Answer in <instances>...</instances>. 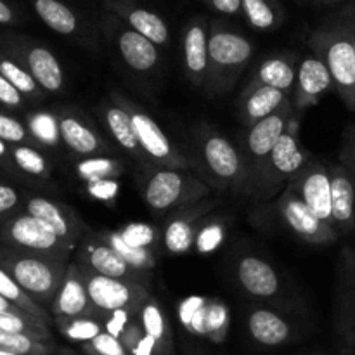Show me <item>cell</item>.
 Returning <instances> with one entry per match:
<instances>
[{
    "instance_id": "e575fe53",
    "label": "cell",
    "mask_w": 355,
    "mask_h": 355,
    "mask_svg": "<svg viewBox=\"0 0 355 355\" xmlns=\"http://www.w3.org/2000/svg\"><path fill=\"white\" fill-rule=\"evenodd\" d=\"M28 130L38 144L58 146L61 141L58 113L37 111V113L28 114Z\"/></svg>"
},
{
    "instance_id": "8d00e7d4",
    "label": "cell",
    "mask_w": 355,
    "mask_h": 355,
    "mask_svg": "<svg viewBox=\"0 0 355 355\" xmlns=\"http://www.w3.org/2000/svg\"><path fill=\"white\" fill-rule=\"evenodd\" d=\"M0 331L14 333V335H26L35 340L49 338L47 324L31 315L0 314Z\"/></svg>"
},
{
    "instance_id": "5bb4252c",
    "label": "cell",
    "mask_w": 355,
    "mask_h": 355,
    "mask_svg": "<svg viewBox=\"0 0 355 355\" xmlns=\"http://www.w3.org/2000/svg\"><path fill=\"white\" fill-rule=\"evenodd\" d=\"M300 200L326 224L333 225L331 215V179L329 166L312 158L309 165L290 182ZM335 227V225H333Z\"/></svg>"
},
{
    "instance_id": "8fae6325",
    "label": "cell",
    "mask_w": 355,
    "mask_h": 355,
    "mask_svg": "<svg viewBox=\"0 0 355 355\" xmlns=\"http://www.w3.org/2000/svg\"><path fill=\"white\" fill-rule=\"evenodd\" d=\"M311 159L312 155L298 141V120L293 113V116L288 121L286 130L281 135L276 148L272 149L267 159L262 189L266 187L267 191H272L281 182H288V180L291 182L309 165Z\"/></svg>"
},
{
    "instance_id": "44dd1931",
    "label": "cell",
    "mask_w": 355,
    "mask_h": 355,
    "mask_svg": "<svg viewBox=\"0 0 355 355\" xmlns=\"http://www.w3.org/2000/svg\"><path fill=\"white\" fill-rule=\"evenodd\" d=\"M290 103H293V94L283 92L274 87L245 89L239 99V120L245 127L250 128L259 121L276 114Z\"/></svg>"
},
{
    "instance_id": "816d5d0a",
    "label": "cell",
    "mask_w": 355,
    "mask_h": 355,
    "mask_svg": "<svg viewBox=\"0 0 355 355\" xmlns=\"http://www.w3.org/2000/svg\"><path fill=\"white\" fill-rule=\"evenodd\" d=\"M146 333H144V329H142V324H137V322L132 321L130 324L127 326V329L123 331V335H121L120 342L123 347H128L130 350H134L135 345L141 342V338Z\"/></svg>"
},
{
    "instance_id": "4fadbf2b",
    "label": "cell",
    "mask_w": 355,
    "mask_h": 355,
    "mask_svg": "<svg viewBox=\"0 0 355 355\" xmlns=\"http://www.w3.org/2000/svg\"><path fill=\"white\" fill-rule=\"evenodd\" d=\"M76 257H78V263H83L101 276L134 281V283L146 284V286L149 283V272H141L128 266L111 246L97 238L96 232H89L82 239L80 246L76 248Z\"/></svg>"
},
{
    "instance_id": "f35d334b",
    "label": "cell",
    "mask_w": 355,
    "mask_h": 355,
    "mask_svg": "<svg viewBox=\"0 0 355 355\" xmlns=\"http://www.w3.org/2000/svg\"><path fill=\"white\" fill-rule=\"evenodd\" d=\"M139 315H141V324L146 335L153 336L158 343L162 342V340H165L166 331H168V329H166V319L165 315H163L162 307H159V304L155 298L149 297L148 300H146V304L142 305L141 314Z\"/></svg>"
},
{
    "instance_id": "ffe728a7",
    "label": "cell",
    "mask_w": 355,
    "mask_h": 355,
    "mask_svg": "<svg viewBox=\"0 0 355 355\" xmlns=\"http://www.w3.org/2000/svg\"><path fill=\"white\" fill-rule=\"evenodd\" d=\"M331 179V215L338 232L355 231V179L345 165L329 166Z\"/></svg>"
},
{
    "instance_id": "60d3db41",
    "label": "cell",
    "mask_w": 355,
    "mask_h": 355,
    "mask_svg": "<svg viewBox=\"0 0 355 355\" xmlns=\"http://www.w3.org/2000/svg\"><path fill=\"white\" fill-rule=\"evenodd\" d=\"M225 239V224L222 220H210L207 218L201 224L200 231H198L196 243H194V250L201 255L205 253H211L224 243Z\"/></svg>"
},
{
    "instance_id": "c3c4849f",
    "label": "cell",
    "mask_w": 355,
    "mask_h": 355,
    "mask_svg": "<svg viewBox=\"0 0 355 355\" xmlns=\"http://www.w3.org/2000/svg\"><path fill=\"white\" fill-rule=\"evenodd\" d=\"M134 312L127 311V309H120V311L110 312V318L104 321V329H106L107 335L114 336V338L120 340L123 331L127 329V326L132 322L134 318Z\"/></svg>"
},
{
    "instance_id": "4316f807",
    "label": "cell",
    "mask_w": 355,
    "mask_h": 355,
    "mask_svg": "<svg viewBox=\"0 0 355 355\" xmlns=\"http://www.w3.org/2000/svg\"><path fill=\"white\" fill-rule=\"evenodd\" d=\"M248 329L262 345H281L290 336V324L269 309H253L248 315Z\"/></svg>"
},
{
    "instance_id": "1f68e13d",
    "label": "cell",
    "mask_w": 355,
    "mask_h": 355,
    "mask_svg": "<svg viewBox=\"0 0 355 355\" xmlns=\"http://www.w3.org/2000/svg\"><path fill=\"white\" fill-rule=\"evenodd\" d=\"M0 297H3L6 300H9L10 304L19 307L21 311H24L26 314L33 315V318L38 319V321L45 322V324L51 321L47 309L38 305L37 302H35L33 298H31L30 295L19 286V284H17L16 281H14L12 277L2 269V267H0Z\"/></svg>"
},
{
    "instance_id": "9c48e42d",
    "label": "cell",
    "mask_w": 355,
    "mask_h": 355,
    "mask_svg": "<svg viewBox=\"0 0 355 355\" xmlns=\"http://www.w3.org/2000/svg\"><path fill=\"white\" fill-rule=\"evenodd\" d=\"M293 113L295 106L293 103H290L283 110L277 111L276 114L248 128V134H246L245 141H243L245 142V149L241 153L245 156L246 166H248L250 182H253L255 186L262 187L267 159H269L272 149L276 148L281 135L286 130L288 121L293 116Z\"/></svg>"
},
{
    "instance_id": "3957f363",
    "label": "cell",
    "mask_w": 355,
    "mask_h": 355,
    "mask_svg": "<svg viewBox=\"0 0 355 355\" xmlns=\"http://www.w3.org/2000/svg\"><path fill=\"white\" fill-rule=\"evenodd\" d=\"M309 44L324 61L338 96L355 111V47L349 31L338 21L315 31Z\"/></svg>"
},
{
    "instance_id": "f907efd6",
    "label": "cell",
    "mask_w": 355,
    "mask_h": 355,
    "mask_svg": "<svg viewBox=\"0 0 355 355\" xmlns=\"http://www.w3.org/2000/svg\"><path fill=\"white\" fill-rule=\"evenodd\" d=\"M19 205V193L7 184H0V217L9 215Z\"/></svg>"
},
{
    "instance_id": "be15d7a7",
    "label": "cell",
    "mask_w": 355,
    "mask_h": 355,
    "mask_svg": "<svg viewBox=\"0 0 355 355\" xmlns=\"http://www.w3.org/2000/svg\"><path fill=\"white\" fill-rule=\"evenodd\" d=\"M326 2H338V0H326Z\"/></svg>"
},
{
    "instance_id": "8992f818",
    "label": "cell",
    "mask_w": 355,
    "mask_h": 355,
    "mask_svg": "<svg viewBox=\"0 0 355 355\" xmlns=\"http://www.w3.org/2000/svg\"><path fill=\"white\" fill-rule=\"evenodd\" d=\"M201 162L218 189H239L248 186L250 175L243 153L217 132L205 130L198 139Z\"/></svg>"
},
{
    "instance_id": "6da1fadb",
    "label": "cell",
    "mask_w": 355,
    "mask_h": 355,
    "mask_svg": "<svg viewBox=\"0 0 355 355\" xmlns=\"http://www.w3.org/2000/svg\"><path fill=\"white\" fill-rule=\"evenodd\" d=\"M68 266V262L37 253L21 252L0 243V267L47 311H51Z\"/></svg>"
},
{
    "instance_id": "83f0119b",
    "label": "cell",
    "mask_w": 355,
    "mask_h": 355,
    "mask_svg": "<svg viewBox=\"0 0 355 355\" xmlns=\"http://www.w3.org/2000/svg\"><path fill=\"white\" fill-rule=\"evenodd\" d=\"M110 7H113L121 17H125L130 28L137 33H141L142 37H146L148 40H151L155 45H165L168 44V26H166L165 21L158 16V14L151 12V10L139 9V7H123L120 3H110Z\"/></svg>"
},
{
    "instance_id": "836d02e7",
    "label": "cell",
    "mask_w": 355,
    "mask_h": 355,
    "mask_svg": "<svg viewBox=\"0 0 355 355\" xmlns=\"http://www.w3.org/2000/svg\"><path fill=\"white\" fill-rule=\"evenodd\" d=\"M10 155L14 166L26 175L44 180L51 177V165L47 158L35 146H10Z\"/></svg>"
},
{
    "instance_id": "f1b7e54d",
    "label": "cell",
    "mask_w": 355,
    "mask_h": 355,
    "mask_svg": "<svg viewBox=\"0 0 355 355\" xmlns=\"http://www.w3.org/2000/svg\"><path fill=\"white\" fill-rule=\"evenodd\" d=\"M96 236L99 239H103L107 246H111V248H113L128 266L134 267V269L141 270V272H149L151 269H155V250L137 248V246L128 245L118 231H101L96 232Z\"/></svg>"
},
{
    "instance_id": "ee69618b",
    "label": "cell",
    "mask_w": 355,
    "mask_h": 355,
    "mask_svg": "<svg viewBox=\"0 0 355 355\" xmlns=\"http://www.w3.org/2000/svg\"><path fill=\"white\" fill-rule=\"evenodd\" d=\"M207 336L215 342H220L227 333L229 309L220 300H208L207 305Z\"/></svg>"
},
{
    "instance_id": "7c38bea8",
    "label": "cell",
    "mask_w": 355,
    "mask_h": 355,
    "mask_svg": "<svg viewBox=\"0 0 355 355\" xmlns=\"http://www.w3.org/2000/svg\"><path fill=\"white\" fill-rule=\"evenodd\" d=\"M281 215L288 227L295 232L300 239L311 243V245H328L336 241L340 232L333 225L326 224L324 220L318 217L304 201L300 200L293 187L288 184L284 193L281 194L277 201Z\"/></svg>"
},
{
    "instance_id": "ba28073f",
    "label": "cell",
    "mask_w": 355,
    "mask_h": 355,
    "mask_svg": "<svg viewBox=\"0 0 355 355\" xmlns=\"http://www.w3.org/2000/svg\"><path fill=\"white\" fill-rule=\"evenodd\" d=\"M76 266H78L83 283H85L90 302L103 314H110V312L120 311V309L141 314L142 305L151 297L146 284L101 276L78 262Z\"/></svg>"
},
{
    "instance_id": "30bf717a",
    "label": "cell",
    "mask_w": 355,
    "mask_h": 355,
    "mask_svg": "<svg viewBox=\"0 0 355 355\" xmlns=\"http://www.w3.org/2000/svg\"><path fill=\"white\" fill-rule=\"evenodd\" d=\"M6 54L19 62L44 92L58 94L64 87V73L58 58L40 44L26 38H3Z\"/></svg>"
},
{
    "instance_id": "4dcf8cb0",
    "label": "cell",
    "mask_w": 355,
    "mask_h": 355,
    "mask_svg": "<svg viewBox=\"0 0 355 355\" xmlns=\"http://www.w3.org/2000/svg\"><path fill=\"white\" fill-rule=\"evenodd\" d=\"M76 175L85 184L97 182V180L118 179L123 173V165L111 156H87L76 162Z\"/></svg>"
},
{
    "instance_id": "d590c367",
    "label": "cell",
    "mask_w": 355,
    "mask_h": 355,
    "mask_svg": "<svg viewBox=\"0 0 355 355\" xmlns=\"http://www.w3.org/2000/svg\"><path fill=\"white\" fill-rule=\"evenodd\" d=\"M207 305L208 298L205 297H187L177 307L179 319L184 324V328L189 329L191 333L196 335H207Z\"/></svg>"
},
{
    "instance_id": "cb8c5ba5",
    "label": "cell",
    "mask_w": 355,
    "mask_h": 355,
    "mask_svg": "<svg viewBox=\"0 0 355 355\" xmlns=\"http://www.w3.org/2000/svg\"><path fill=\"white\" fill-rule=\"evenodd\" d=\"M208 30L203 21H193L184 35V66L191 83L207 85L208 78Z\"/></svg>"
},
{
    "instance_id": "f546056e",
    "label": "cell",
    "mask_w": 355,
    "mask_h": 355,
    "mask_svg": "<svg viewBox=\"0 0 355 355\" xmlns=\"http://www.w3.org/2000/svg\"><path fill=\"white\" fill-rule=\"evenodd\" d=\"M35 12L51 30L59 35H73L78 28L75 12L59 0H33Z\"/></svg>"
},
{
    "instance_id": "7a4b0ae2",
    "label": "cell",
    "mask_w": 355,
    "mask_h": 355,
    "mask_svg": "<svg viewBox=\"0 0 355 355\" xmlns=\"http://www.w3.org/2000/svg\"><path fill=\"white\" fill-rule=\"evenodd\" d=\"M208 194L210 187L196 175H189L184 170H149L142 182V198L149 210L156 214L180 211L194 207L207 200Z\"/></svg>"
},
{
    "instance_id": "94428289",
    "label": "cell",
    "mask_w": 355,
    "mask_h": 355,
    "mask_svg": "<svg viewBox=\"0 0 355 355\" xmlns=\"http://www.w3.org/2000/svg\"><path fill=\"white\" fill-rule=\"evenodd\" d=\"M352 309L355 311V262H354V270H352Z\"/></svg>"
},
{
    "instance_id": "d4e9b609",
    "label": "cell",
    "mask_w": 355,
    "mask_h": 355,
    "mask_svg": "<svg viewBox=\"0 0 355 355\" xmlns=\"http://www.w3.org/2000/svg\"><path fill=\"white\" fill-rule=\"evenodd\" d=\"M116 49L125 64L135 73H151L158 66L159 54L156 45L141 33L130 30H120L116 35Z\"/></svg>"
},
{
    "instance_id": "db71d44e",
    "label": "cell",
    "mask_w": 355,
    "mask_h": 355,
    "mask_svg": "<svg viewBox=\"0 0 355 355\" xmlns=\"http://www.w3.org/2000/svg\"><path fill=\"white\" fill-rule=\"evenodd\" d=\"M243 0H210L211 7L222 14H238Z\"/></svg>"
},
{
    "instance_id": "74e56055",
    "label": "cell",
    "mask_w": 355,
    "mask_h": 355,
    "mask_svg": "<svg viewBox=\"0 0 355 355\" xmlns=\"http://www.w3.org/2000/svg\"><path fill=\"white\" fill-rule=\"evenodd\" d=\"M62 335L73 342H92L97 335L103 333V324L97 318H71L58 319Z\"/></svg>"
},
{
    "instance_id": "52a82bcc",
    "label": "cell",
    "mask_w": 355,
    "mask_h": 355,
    "mask_svg": "<svg viewBox=\"0 0 355 355\" xmlns=\"http://www.w3.org/2000/svg\"><path fill=\"white\" fill-rule=\"evenodd\" d=\"M0 243L21 252L37 253L69 263L71 250L33 215L16 214L0 224Z\"/></svg>"
},
{
    "instance_id": "6f0895ef",
    "label": "cell",
    "mask_w": 355,
    "mask_h": 355,
    "mask_svg": "<svg viewBox=\"0 0 355 355\" xmlns=\"http://www.w3.org/2000/svg\"><path fill=\"white\" fill-rule=\"evenodd\" d=\"M16 21V14L10 9L9 3L0 0V24H12Z\"/></svg>"
},
{
    "instance_id": "5b68a950",
    "label": "cell",
    "mask_w": 355,
    "mask_h": 355,
    "mask_svg": "<svg viewBox=\"0 0 355 355\" xmlns=\"http://www.w3.org/2000/svg\"><path fill=\"white\" fill-rule=\"evenodd\" d=\"M111 101L123 107L127 114L130 116L132 125H134L135 135L139 139L142 151H144L146 158L151 163L153 170L158 168H172V170H187L191 166L189 159L177 151L170 142L168 135L162 130L155 118L149 116L141 106L132 103L127 97L120 96L114 92L111 96Z\"/></svg>"
},
{
    "instance_id": "9f6ffc18",
    "label": "cell",
    "mask_w": 355,
    "mask_h": 355,
    "mask_svg": "<svg viewBox=\"0 0 355 355\" xmlns=\"http://www.w3.org/2000/svg\"><path fill=\"white\" fill-rule=\"evenodd\" d=\"M338 21L342 23V26L349 31L350 38H352V42H354V47H355V6L350 7V9L343 10V14L340 16Z\"/></svg>"
},
{
    "instance_id": "9a60e30c",
    "label": "cell",
    "mask_w": 355,
    "mask_h": 355,
    "mask_svg": "<svg viewBox=\"0 0 355 355\" xmlns=\"http://www.w3.org/2000/svg\"><path fill=\"white\" fill-rule=\"evenodd\" d=\"M24 211L37 217L40 222H44L71 252L75 248H78L82 239L85 238L82 234V231L85 227L78 220L75 211L69 207H66V205L47 200V198L33 196L26 200Z\"/></svg>"
},
{
    "instance_id": "603a6c76",
    "label": "cell",
    "mask_w": 355,
    "mask_h": 355,
    "mask_svg": "<svg viewBox=\"0 0 355 355\" xmlns=\"http://www.w3.org/2000/svg\"><path fill=\"white\" fill-rule=\"evenodd\" d=\"M101 118H103L107 132L111 134V139L116 142L118 148L127 153L128 156H132L135 162H141L148 170H153L151 163L146 158L144 151H142L141 144H139L134 125H132L127 111L111 101V103L103 104V107H101Z\"/></svg>"
},
{
    "instance_id": "ac0fdd59",
    "label": "cell",
    "mask_w": 355,
    "mask_h": 355,
    "mask_svg": "<svg viewBox=\"0 0 355 355\" xmlns=\"http://www.w3.org/2000/svg\"><path fill=\"white\" fill-rule=\"evenodd\" d=\"M51 314L55 319L99 318V314H103L90 302L76 262L68 266L64 279H62L58 295L51 305Z\"/></svg>"
},
{
    "instance_id": "d6986e66",
    "label": "cell",
    "mask_w": 355,
    "mask_h": 355,
    "mask_svg": "<svg viewBox=\"0 0 355 355\" xmlns=\"http://www.w3.org/2000/svg\"><path fill=\"white\" fill-rule=\"evenodd\" d=\"M58 120L61 141L69 151L80 155L82 158L97 156L107 151V144L103 141V137L80 113L64 107L58 113Z\"/></svg>"
},
{
    "instance_id": "681fc988",
    "label": "cell",
    "mask_w": 355,
    "mask_h": 355,
    "mask_svg": "<svg viewBox=\"0 0 355 355\" xmlns=\"http://www.w3.org/2000/svg\"><path fill=\"white\" fill-rule=\"evenodd\" d=\"M0 104L9 110H19L24 106V96L0 75Z\"/></svg>"
},
{
    "instance_id": "277c9868",
    "label": "cell",
    "mask_w": 355,
    "mask_h": 355,
    "mask_svg": "<svg viewBox=\"0 0 355 355\" xmlns=\"http://www.w3.org/2000/svg\"><path fill=\"white\" fill-rule=\"evenodd\" d=\"M253 45L243 35L214 24L208 37V78L210 94L229 92L252 59Z\"/></svg>"
},
{
    "instance_id": "7bdbcfd3",
    "label": "cell",
    "mask_w": 355,
    "mask_h": 355,
    "mask_svg": "<svg viewBox=\"0 0 355 355\" xmlns=\"http://www.w3.org/2000/svg\"><path fill=\"white\" fill-rule=\"evenodd\" d=\"M0 139L9 146H35V148L38 146L28 127H24L16 118L3 113H0Z\"/></svg>"
},
{
    "instance_id": "680465c9",
    "label": "cell",
    "mask_w": 355,
    "mask_h": 355,
    "mask_svg": "<svg viewBox=\"0 0 355 355\" xmlns=\"http://www.w3.org/2000/svg\"><path fill=\"white\" fill-rule=\"evenodd\" d=\"M0 165L6 166V168L14 166L12 155H10V146L7 142H3L2 139H0Z\"/></svg>"
},
{
    "instance_id": "484cf974",
    "label": "cell",
    "mask_w": 355,
    "mask_h": 355,
    "mask_svg": "<svg viewBox=\"0 0 355 355\" xmlns=\"http://www.w3.org/2000/svg\"><path fill=\"white\" fill-rule=\"evenodd\" d=\"M297 68L298 66L295 64V58H286V55L269 58L259 66V69L245 89L274 87V89H279L283 92L293 94L295 83H297Z\"/></svg>"
},
{
    "instance_id": "d6a6232c",
    "label": "cell",
    "mask_w": 355,
    "mask_h": 355,
    "mask_svg": "<svg viewBox=\"0 0 355 355\" xmlns=\"http://www.w3.org/2000/svg\"><path fill=\"white\" fill-rule=\"evenodd\" d=\"M0 75L7 80V82L12 83L24 97L33 101H40L44 97V90L40 89L37 82H35L33 76L23 68L17 61H14L10 55H7L6 52L0 51Z\"/></svg>"
},
{
    "instance_id": "ab89813d",
    "label": "cell",
    "mask_w": 355,
    "mask_h": 355,
    "mask_svg": "<svg viewBox=\"0 0 355 355\" xmlns=\"http://www.w3.org/2000/svg\"><path fill=\"white\" fill-rule=\"evenodd\" d=\"M241 9L248 23L257 30H270L276 26V12L267 0H243Z\"/></svg>"
},
{
    "instance_id": "11a10c76",
    "label": "cell",
    "mask_w": 355,
    "mask_h": 355,
    "mask_svg": "<svg viewBox=\"0 0 355 355\" xmlns=\"http://www.w3.org/2000/svg\"><path fill=\"white\" fill-rule=\"evenodd\" d=\"M156 345H158V342H156L153 336L149 335H144L141 338V342L135 345V349L132 350V354L134 355H153V352H155Z\"/></svg>"
},
{
    "instance_id": "7dc6e473",
    "label": "cell",
    "mask_w": 355,
    "mask_h": 355,
    "mask_svg": "<svg viewBox=\"0 0 355 355\" xmlns=\"http://www.w3.org/2000/svg\"><path fill=\"white\" fill-rule=\"evenodd\" d=\"M89 347L97 355H127L125 354V347L121 345L120 340L107 335L106 331H103L92 342H89Z\"/></svg>"
},
{
    "instance_id": "f5cc1de1",
    "label": "cell",
    "mask_w": 355,
    "mask_h": 355,
    "mask_svg": "<svg viewBox=\"0 0 355 355\" xmlns=\"http://www.w3.org/2000/svg\"><path fill=\"white\" fill-rule=\"evenodd\" d=\"M340 163L345 165L349 168V172L352 173V177L355 179V128L352 130V134L347 137V144L342 151V158H340Z\"/></svg>"
},
{
    "instance_id": "e0dca14e",
    "label": "cell",
    "mask_w": 355,
    "mask_h": 355,
    "mask_svg": "<svg viewBox=\"0 0 355 355\" xmlns=\"http://www.w3.org/2000/svg\"><path fill=\"white\" fill-rule=\"evenodd\" d=\"M335 90L333 78L319 55H309L297 68V83L293 90L295 111L315 106L328 92Z\"/></svg>"
},
{
    "instance_id": "f6af8a7d",
    "label": "cell",
    "mask_w": 355,
    "mask_h": 355,
    "mask_svg": "<svg viewBox=\"0 0 355 355\" xmlns=\"http://www.w3.org/2000/svg\"><path fill=\"white\" fill-rule=\"evenodd\" d=\"M0 349L17 355H35L44 354L45 347L40 340H35L26 335H14V333L0 331Z\"/></svg>"
},
{
    "instance_id": "2e32d148",
    "label": "cell",
    "mask_w": 355,
    "mask_h": 355,
    "mask_svg": "<svg viewBox=\"0 0 355 355\" xmlns=\"http://www.w3.org/2000/svg\"><path fill=\"white\" fill-rule=\"evenodd\" d=\"M217 205V200H205L194 207L184 208V210L177 211L173 217H170L162 234L163 246L166 252L172 255H182V253L193 250L201 224L207 218L208 211Z\"/></svg>"
},
{
    "instance_id": "7402d4cb",
    "label": "cell",
    "mask_w": 355,
    "mask_h": 355,
    "mask_svg": "<svg viewBox=\"0 0 355 355\" xmlns=\"http://www.w3.org/2000/svg\"><path fill=\"white\" fill-rule=\"evenodd\" d=\"M236 277L243 290L255 298H270L279 293V276L274 267L260 257H243L236 267Z\"/></svg>"
},
{
    "instance_id": "91938a15",
    "label": "cell",
    "mask_w": 355,
    "mask_h": 355,
    "mask_svg": "<svg viewBox=\"0 0 355 355\" xmlns=\"http://www.w3.org/2000/svg\"><path fill=\"white\" fill-rule=\"evenodd\" d=\"M0 314H17V315H30L24 311H21L19 307H16L14 304H10L9 300H6L3 297H0ZM33 318V315H31Z\"/></svg>"
},
{
    "instance_id": "6125c7cd",
    "label": "cell",
    "mask_w": 355,
    "mask_h": 355,
    "mask_svg": "<svg viewBox=\"0 0 355 355\" xmlns=\"http://www.w3.org/2000/svg\"><path fill=\"white\" fill-rule=\"evenodd\" d=\"M0 355H17V354H12V352H7V350H2V349H0Z\"/></svg>"
},
{
    "instance_id": "bcb514c9",
    "label": "cell",
    "mask_w": 355,
    "mask_h": 355,
    "mask_svg": "<svg viewBox=\"0 0 355 355\" xmlns=\"http://www.w3.org/2000/svg\"><path fill=\"white\" fill-rule=\"evenodd\" d=\"M120 191V184L116 179H106V180H97V182L87 184V193L97 201L103 203H113L114 198L118 196Z\"/></svg>"
},
{
    "instance_id": "b9f144b4",
    "label": "cell",
    "mask_w": 355,
    "mask_h": 355,
    "mask_svg": "<svg viewBox=\"0 0 355 355\" xmlns=\"http://www.w3.org/2000/svg\"><path fill=\"white\" fill-rule=\"evenodd\" d=\"M118 232H120L121 238H123L128 245L137 246V248L155 250L159 238L156 227H153L151 224H146V222H130V224L121 227Z\"/></svg>"
}]
</instances>
